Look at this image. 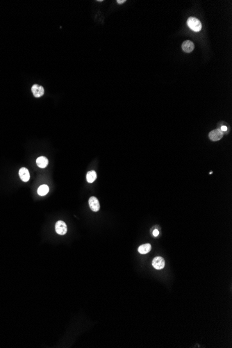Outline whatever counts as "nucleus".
Instances as JSON below:
<instances>
[{"mask_svg":"<svg viewBox=\"0 0 232 348\" xmlns=\"http://www.w3.org/2000/svg\"><path fill=\"white\" fill-rule=\"evenodd\" d=\"M187 25L192 31L199 32L202 29V23L198 19L194 17H190L187 20Z\"/></svg>","mask_w":232,"mask_h":348,"instance_id":"1","label":"nucleus"},{"mask_svg":"<svg viewBox=\"0 0 232 348\" xmlns=\"http://www.w3.org/2000/svg\"><path fill=\"white\" fill-rule=\"evenodd\" d=\"M55 229H56V232L58 234L61 236L65 235L68 232V227H67L66 224L62 220H59L56 223Z\"/></svg>","mask_w":232,"mask_h":348,"instance_id":"2","label":"nucleus"},{"mask_svg":"<svg viewBox=\"0 0 232 348\" xmlns=\"http://www.w3.org/2000/svg\"><path fill=\"white\" fill-rule=\"evenodd\" d=\"M209 137L212 141H218L223 137V131L218 129H215L209 133Z\"/></svg>","mask_w":232,"mask_h":348,"instance_id":"3","label":"nucleus"},{"mask_svg":"<svg viewBox=\"0 0 232 348\" xmlns=\"http://www.w3.org/2000/svg\"><path fill=\"white\" fill-rule=\"evenodd\" d=\"M31 91L35 98H41L45 93L44 88L42 86L35 84L31 88Z\"/></svg>","mask_w":232,"mask_h":348,"instance_id":"4","label":"nucleus"},{"mask_svg":"<svg viewBox=\"0 0 232 348\" xmlns=\"http://www.w3.org/2000/svg\"><path fill=\"white\" fill-rule=\"evenodd\" d=\"M152 265L156 270L163 269L165 266V260L161 257H156L152 261Z\"/></svg>","mask_w":232,"mask_h":348,"instance_id":"5","label":"nucleus"},{"mask_svg":"<svg viewBox=\"0 0 232 348\" xmlns=\"http://www.w3.org/2000/svg\"><path fill=\"white\" fill-rule=\"evenodd\" d=\"M88 204L91 209L93 211H95V212L98 211L99 210V208H100V205H99V201L97 200V198L95 197H91L88 200Z\"/></svg>","mask_w":232,"mask_h":348,"instance_id":"6","label":"nucleus"},{"mask_svg":"<svg viewBox=\"0 0 232 348\" xmlns=\"http://www.w3.org/2000/svg\"><path fill=\"white\" fill-rule=\"evenodd\" d=\"M181 48L184 52H186V53H191V51H193L195 45L192 41H186L182 44Z\"/></svg>","mask_w":232,"mask_h":348,"instance_id":"7","label":"nucleus"},{"mask_svg":"<svg viewBox=\"0 0 232 348\" xmlns=\"http://www.w3.org/2000/svg\"><path fill=\"white\" fill-rule=\"evenodd\" d=\"M19 176L20 177L21 180L24 181V182H27L30 179V175L28 169H27L26 168H22L20 169Z\"/></svg>","mask_w":232,"mask_h":348,"instance_id":"8","label":"nucleus"},{"mask_svg":"<svg viewBox=\"0 0 232 348\" xmlns=\"http://www.w3.org/2000/svg\"><path fill=\"white\" fill-rule=\"evenodd\" d=\"M36 164L41 168H46L48 165V159L45 156H41L36 159Z\"/></svg>","mask_w":232,"mask_h":348,"instance_id":"9","label":"nucleus"},{"mask_svg":"<svg viewBox=\"0 0 232 348\" xmlns=\"http://www.w3.org/2000/svg\"><path fill=\"white\" fill-rule=\"evenodd\" d=\"M151 249H152L151 245L149 244V243H146V244L140 246L138 250L139 253L141 254H148V252H150Z\"/></svg>","mask_w":232,"mask_h":348,"instance_id":"10","label":"nucleus"},{"mask_svg":"<svg viewBox=\"0 0 232 348\" xmlns=\"http://www.w3.org/2000/svg\"><path fill=\"white\" fill-rule=\"evenodd\" d=\"M97 179V173L95 171L91 170L87 173L86 179L88 183H93Z\"/></svg>","mask_w":232,"mask_h":348,"instance_id":"11","label":"nucleus"},{"mask_svg":"<svg viewBox=\"0 0 232 348\" xmlns=\"http://www.w3.org/2000/svg\"><path fill=\"white\" fill-rule=\"evenodd\" d=\"M49 190V188L48 187V186L44 184V185L41 186L38 188V193L39 195L45 196V195H46L47 193H48Z\"/></svg>","mask_w":232,"mask_h":348,"instance_id":"12","label":"nucleus"},{"mask_svg":"<svg viewBox=\"0 0 232 348\" xmlns=\"http://www.w3.org/2000/svg\"><path fill=\"white\" fill-rule=\"evenodd\" d=\"M159 234V230H157V229L154 230V232H153V235H154V236H155V237L158 236Z\"/></svg>","mask_w":232,"mask_h":348,"instance_id":"13","label":"nucleus"},{"mask_svg":"<svg viewBox=\"0 0 232 348\" xmlns=\"http://www.w3.org/2000/svg\"><path fill=\"white\" fill-rule=\"evenodd\" d=\"M220 130L222 131H227V127L226 126H222Z\"/></svg>","mask_w":232,"mask_h":348,"instance_id":"14","label":"nucleus"},{"mask_svg":"<svg viewBox=\"0 0 232 348\" xmlns=\"http://www.w3.org/2000/svg\"><path fill=\"white\" fill-rule=\"evenodd\" d=\"M117 2H118V4H124V2H126V0H118Z\"/></svg>","mask_w":232,"mask_h":348,"instance_id":"15","label":"nucleus"}]
</instances>
